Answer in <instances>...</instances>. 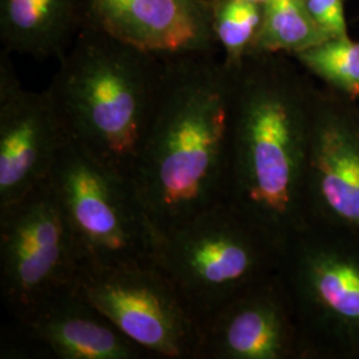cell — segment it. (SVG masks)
I'll list each match as a JSON object with an SVG mask.
<instances>
[{
    "instance_id": "6da1fadb",
    "label": "cell",
    "mask_w": 359,
    "mask_h": 359,
    "mask_svg": "<svg viewBox=\"0 0 359 359\" xmlns=\"http://www.w3.org/2000/svg\"><path fill=\"white\" fill-rule=\"evenodd\" d=\"M233 72L217 51L164 55L132 184L158 234L225 200Z\"/></svg>"
},
{
    "instance_id": "7a4b0ae2",
    "label": "cell",
    "mask_w": 359,
    "mask_h": 359,
    "mask_svg": "<svg viewBox=\"0 0 359 359\" xmlns=\"http://www.w3.org/2000/svg\"><path fill=\"white\" fill-rule=\"evenodd\" d=\"M277 53L233 71L225 203L281 248L309 226L305 179L314 105Z\"/></svg>"
},
{
    "instance_id": "3957f363",
    "label": "cell",
    "mask_w": 359,
    "mask_h": 359,
    "mask_svg": "<svg viewBox=\"0 0 359 359\" xmlns=\"http://www.w3.org/2000/svg\"><path fill=\"white\" fill-rule=\"evenodd\" d=\"M163 75L164 55L86 25L46 90L68 142L132 179Z\"/></svg>"
},
{
    "instance_id": "277c9868",
    "label": "cell",
    "mask_w": 359,
    "mask_h": 359,
    "mask_svg": "<svg viewBox=\"0 0 359 359\" xmlns=\"http://www.w3.org/2000/svg\"><path fill=\"white\" fill-rule=\"evenodd\" d=\"M283 248L222 201L158 234L154 265L200 323L234 295L280 269Z\"/></svg>"
},
{
    "instance_id": "5b68a950",
    "label": "cell",
    "mask_w": 359,
    "mask_h": 359,
    "mask_svg": "<svg viewBox=\"0 0 359 359\" xmlns=\"http://www.w3.org/2000/svg\"><path fill=\"white\" fill-rule=\"evenodd\" d=\"M278 273L306 358H359V236L308 226L285 245Z\"/></svg>"
},
{
    "instance_id": "8992f818",
    "label": "cell",
    "mask_w": 359,
    "mask_h": 359,
    "mask_svg": "<svg viewBox=\"0 0 359 359\" xmlns=\"http://www.w3.org/2000/svg\"><path fill=\"white\" fill-rule=\"evenodd\" d=\"M50 182L86 268L154 264L157 231L130 179L68 142Z\"/></svg>"
},
{
    "instance_id": "52a82bcc",
    "label": "cell",
    "mask_w": 359,
    "mask_h": 359,
    "mask_svg": "<svg viewBox=\"0 0 359 359\" xmlns=\"http://www.w3.org/2000/svg\"><path fill=\"white\" fill-rule=\"evenodd\" d=\"M84 268L50 179L0 212V293L13 320L76 285Z\"/></svg>"
},
{
    "instance_id": "ba28073f",
    "label": "cell",
    "mask_w": 359,
    "mask_h": 359,
    "mask_svg": "<svg viewBox=\"0 0 359 359\" xmlns=\"http://www.w3.org/2000/svg\"><path fill=\"white\" fill-rule=\"evenodd\" d=\"M77 286L152 359H198L200 320L154 264L84 268Z\"/></svg>"
},
{
    "instance_id": "9c48e42d",
    "label": "cell",
    "mask_w": 359,
    "mask_h": 359,
    "mask_svg": "<svg viewBox=\"0 0 359 359\" xmlns=\"http://www.w3.org/2000/svg\"><path fill=\"white\" fill-rule=\"evenodd\" d=\"M63 123L47 90H26L11 60L0 52V212L50 179L68 144Z\"/></svg>"
},
{
    "instance_id": "30bf717a",
    "label": "cell",
    "mask_w": 359,
    "mask_h": 359,
    "mask_svg": "<svg viewBox=\"0 0 359 359\" xmlns=\"http://www.w3.org/2000/svg\"><path fill=\"white\" fill-rule=\"evenodd\" d=\"M0 358L151 359L74 285L3 333Z\"/></svg>"
},
{
    "instance_id": "8fae6325",
    "label": "cell",
    "mask_w": 359,
    "mask_h": 359,
    "mask_svg": "<svg viewBox=\"0 0 359 359\" xmlns=\"http://www.w3.org/2000/svg\"><path fill=\"white\" fill-rule=\"evenodd\" d=\"M198 359H306L278 271L201 320Z\"/></svg>"
},
{
    "instance_id": "7c38bea8",
    "label": "cell",
    "mask_w": 359,
    "mask_h": 359,
    "mask_svg": "<svg viewBox=\"0 0 359 359\" xmlns=\"http://www.w3.org/2000/svg\"><path fill=\"white\" fill-rule=\"evenodd\" d=\"M309 226L359 236V115L314 105L305 179Z\"/></svg>"
},
{
    "instance_id": "4fadbf2b",
    "label": "cell",
    "mask_w": 359,
    "mask_h": 359,
    "mask_svg": "<svg viewBox=\"0 0 359 359\" xmlns=\"http://www.w3.org/2000/svg\"><path fill=\"white\" fill-rule=\"evenodd\" d=\"M87 25L158 55L217 48L212 0H87Z\"/></svg>"
},
{
    "instance_id": "5bb4252c",
    "label": "cell",
    "mask_w": 359,
    "mask_h": 359,
    "mask_svg": "<svg viewBox=\"0 0 359 359\" xmlns=\"http://www.w3.org/2000/svg\"><path fill=\"white\" fill-rule=\"evenodd\" d=\"M87 25V0H0L4 51L60 60Z\"/></svg>"
},
{
    "instance_id": "9a60e30c",
    "label": "cell",
    "mask_w": 359,
    "mask_h": 359,
    "mask_svg": "<svg viewBox=\"0 0 359 359\" xmlns=\"http://www.w3.org/2000/svg\"><path fill=\"white\" fill-rule=\"evenodd\" d=\"M326 40L329 38L311 18L306 0H269L262 6V20L252 53L294 56Z\"/></svg>"
},
{
    "instance_id": "2e32d148",
    "label": "cell",
    "mask_w": 359,
    "mask_h": 359,
    "mask_svg": "<svg viewBox=\"0 0 359 359\" xmlns=\"http://www.w3.org/2000/svg\"><path fill=\"white\" fill-rule=\"evenodd\" d=\"M262 6L248 0H212V28L224 65L238 69L252 53Z\"/></svg>"
},
{
    "instance_id": "e0dca14e",
    "label": "cell",
    "mask_w": 359,
    "mask_h": 359,
    "mask_svg": "<svg viewBox=\"0 0 359 359\" xmlns=\"http://www.w3.org/2000/svg\"><path fill=\"white\" fill-rule=\"evenodd\" d=\"M299 65L339 90L359 99V43L348 36L333 38L294 55Z\"/></svg>"
},
{
    "instance_id": "ac0fdd59",
    "label": "cell",
    "mask_w": 359,
    "mask_h": 359,
    "mask_svg": "<svg viewBox=\"0 0 359 359\" xmlns=\"http://www.w3.org/2000/svg\"><path fill=\"white\" fill-rule=\"evenodd\" d=\"M311 18L329 39L347 36L342 0H306Z\"/></svg>"
},
{
    "instance_id": "d6986e66",
    "label": "cell",
    "mask_w": 359,
    "mask_h": 359,
    "mask_svg": "<svg viewBox=\"0 0 359 359\" xmlns=\"http://www.w3.org/2000/svg\"><path fill=\"white\" fill-rule=\"evenodd\" d=\"M248 1H252V3H256V4H259V6H264V4H266L269 0H248Z\"/></svg>"
}]
</instances>
